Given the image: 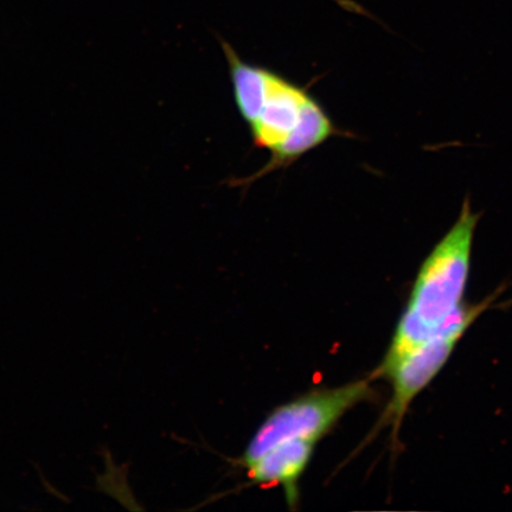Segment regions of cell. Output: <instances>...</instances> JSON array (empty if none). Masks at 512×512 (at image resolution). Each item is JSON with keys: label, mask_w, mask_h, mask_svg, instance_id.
<instances>
[{"label": "cell", "mask_w": 512, "mask_h": 512, "mask_svg": "<svg viewBox=\"0 0 512 512\" xmlns=\"http://www.w3.org/2000/svg\"><path fill=\"white\" fill-rule=\"evenodd\" d=\"M228 64L236 110L251 134L254 147L270 153L264 168L243 178L229 179L230 188L248 189L260 179L286 170L307 153L334 138L354 134L339 127L310 86L272 68L245 61L232 44L215 34Z\"/></svg>", "instance_id": "1"}, {"label": "cell", "mask_w": 512, "mask_h": 512, "mask_svg": "<svg viewBox=\"0 0 512 512\" xmlns=\"http://www.w3.org/2000/svg\"><path fill=\"white\" fill-rule=\"evenodd\" d=\"M479 219L466 198L457 222L422 262L392 342L369 376L371 381L384 379L403 355L437 335L464 306Z\"/></svg>", "instance_id": "2"}, {"label": "cell", "mask_w": 512, "mask_h": 512, "mask_svg": "<svg viewBox=\"0 0 512 512\" xmlns=\"http://www.w3.org/2000/svg\"><path fill=\"white\" fill-rule=\"evenodd\" d=\"M492 299L494 298L477 305H464L443 330L424 343L416 345L394 364L384 377V380L392 383V398L381 415L377 430L389 426L392 428V438L398 440L402 421L405 420L412 402L444 369L466 331L489 309Z\"/></svg>", "instance_id": "4"}, {"label": "cell", "mask_w": 512, "mask_h": 512, "mask_svg": "<svg viewBox=\"0 0 512 512\" xmlns=\"http://www.w3.org/2000/svg\"><path fill=\"white\" fill-rule=\"evenodd\" d=\"M318 443L293 439L277 444L245 467L247 477L255 485L278 486L284 491L292 510L300 501L299 484L309 467Z\"/></svg>", "instance_id": "5"}, {"label": "cell", "mask_w": 512, "mask_h": 512, "mask_svg": "<svg viewBox=\"0 0 512 512\" xmlns=\"http://www.w3.org/2000/svg\"><path fill=\"white\" fill-rule=\"evenodd\" d=\"M334 2L341 6L343 10L351 12V14L366 16L373 19V21L382 24L383 27H386V24L381 22L375 15L371 14V12L367 8H364L362 4L357 3L356 0H334Z\"/></svg>", "instance_id": "6"}, {"label": "cell", "mask_w": 512, "mask_h": 512, "mask_svg": "<svg viewBox=\"0 0 512 512\" xmlns=\"http://www.w3.org/2000/svg\"><path fill=\"white\" fill-rule=\"evenodd\" d=\"M371 380H357L335 388L311 390L299 398L275 407L249 440L238 465L245 467L262 453L287 440L304 439L319 443L362 402L373 400Z\"/></svg>", "instance_id": "3"}]
</instances>
